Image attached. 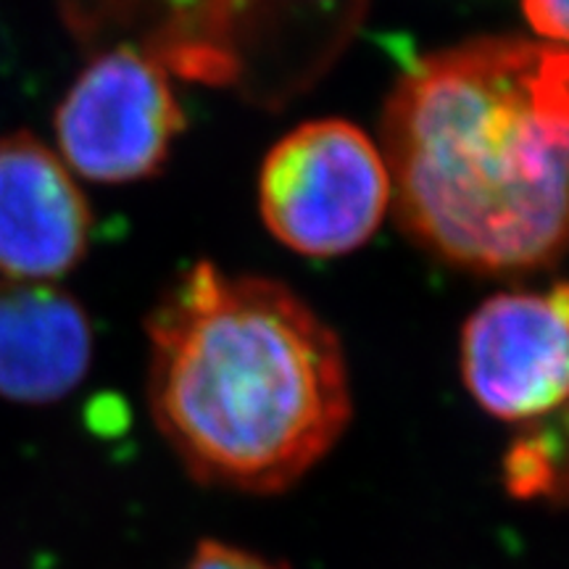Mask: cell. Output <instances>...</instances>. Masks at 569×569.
<instances>
[{"mask_svg":"<svg viewBox=\"0 0 569 569\" xmlns=\"http://www.w3.org/2000/svg\"><path fill=\"white\" fill-rule=\"evenodd\" d=\"M503 486L517 501L565 498V438L549 425L525 430L503 457Z\"/></svg>","mask_w":569,"mask_h":569,"instance_id":"obj_8","label":"cell"},{"mask_svg":"<svg viewBox=\"0 0 569 569\" xmlns=\"http://www.w3.org/2000/svg\"><path fill=\"white\" fill-rule=\"evenodd\" d=\"M188 569H284L272 559L240 549V546L222 543V540H201L196 546Z\"/></svg>","mask_w":569,"mask_h":569,"instance_id":"obj_9","label":"cell"},{"mask_svg":"<svg viewBox=\"0 0 569 569\" xmlns=\"http://www.w3.org/2000/svg\"><path fill=\"white\" fill-rule=\"evenodd\" d=\"M388 206L386 159L377 142L346 119L296 127L261 163V219L284 248L309 259L359 251Z\"/></svg>","mask_w":569,"mask_h":569,"instance_id":"obj_3","label":"cell"},{"mask_svg":"<svg viewBox=\"0 0 569 569\" xmlns=\"http://www.w3.org/2000/svg\"><path fill=\"white\" fill-rule=\"evenodd\" d=\"M92 213L69 167L30 132L0 138V272L48 282L88 251Z\"/></svg>","mask_w":569,"mask_h":569,"instance_id":"obj_6","label":"cell"},{"mask_svg":"<svg viewBox=\"0 0 569 569\" xmlns=\"http://www.w3.org/2000/svg\"><path fill=\"white\" fill-rule=\"evenodd\" d=\"M519 6L540 42L565 46L569 38L567 0H519Z\"/></svg>","mask_w":569,"mask_h":569,"instance_id":"obj_10","label":"cell"},{"mask_svg":"<svg viewBox=\"0 0 569 569\" xmlns=\"http://www.w3.org/2000/svg\"><path fill=\"white\" fill-rule=\"evenodd\" d=\"M148 407L198 482L288 490L353 415L340 338L288 284L198 261L148 317Z\"/></svg>","mask_w":569,"mask_h":569,"instance_id":"obj_2","label":"cell"},{"mask_svg":"<svg viewBox=\"0 0 569 569\" xmlns=\"http://www.w3.org/2000/svg\"><path fill=\"white\" fill-rule=\"evenodd\" d=\"M403 232L472 274L553 267L567 243L569 59L498 34L409 63L382 109Z\"/></svg>","mask_w":569,"mask_h":569,"instance_id":"obj_1","label":"cell"},{"mask_svg":"<svg viewBox=\"0 0 569 569\" xmlns=\"http://www.w3.org/2000/svg\"><path fill=\"white\" fill-rule=\"evenodd\" d=\"M92 327L51 282L0 280V398L53 403L90 372Z\"/></svg>","mask_w":569,"mask_h":569,"instance_id":"obj_7","label":"cell"},{"mask_svg":"<svg viewBox=\"0 0 569 569\" xmlns=\"http://www.w3.org/2000/svg\"><path fill=\"white\" fill-rule=\"evenodd\" d=\"M461 377L482 411L538 425L567 401V288L498 293L461 330Z\"/></svg>","mask_w":569,"mask_h":569,"instance_id":"obj_5","label":"cell"},{"mask_svg":"<svg viewBox=\"0 0 569 569\" xmlns=\"http://www.w3.org/2000/svg\"><path fill=\"white\" fill-rule=\"evenodd\" d=\"M182 130L167 71L134 48L92 59L56 111L61 161L92 182L122 184L156 174Z\"/></svg>","mask_w":569,"mask_h":569,"instance_id":"obj_4","label":"cell"}]
</instances>
